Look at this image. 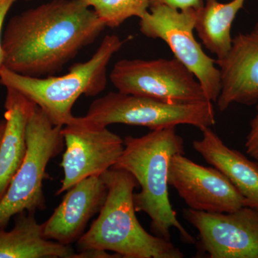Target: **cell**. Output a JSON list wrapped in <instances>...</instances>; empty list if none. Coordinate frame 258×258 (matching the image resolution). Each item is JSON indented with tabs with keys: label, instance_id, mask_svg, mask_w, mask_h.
<instances>
[{
	"label": "cell",
	"instance_id": "obj_17",
	"mask_svg": "<svg viewBox=\"0 0 258 258\" xmlns=\"http://www.w3.org/2000/svg\"><path fill=\"white\" fill-rule=\"evenodd\" d=\"M245 0H232L220 3L217 0H206L196 10L195 30L203 45L221 60L228 53L232 45V23Z\"/></svg>",
	"mask_w": 258,
	"mask_h": 258
},
{
	"label": "cell",
	"instance_id": "obj_21",
	"mask_svg": "<svg viewBox=\"0 0 258 258\" xmlns=\"http://www.w3.org/2000/svg\"><path fill=\"white\" fill-rule=\"evenodd\" d=\"M154 3L168 5L179 10L198 9L204 5L203 0H150V4Z\"/></svg>",
	"mask_w": 258,
	"mask_h": 258
},
{
	"label": "cell",
	"instance_id": "obj_4",
	"mask_svg": "<svg viewBox=\"0 0 258 258\" xmlns=\"http://www.w3.org/2000/svg\"><path fill=\"white\" fill-rule=\"evenodd\" d=\"M123 42L118 35H106L89 60L74 64L63 76L30 77L3 67L0 84L28 98L54 125L64 126L74 118L72 108L80 97L96 96L104 91L107 67Z\"/></svg>",
	"mask_w": 258,
	"mask_h": 258
},
{
	"label": "cell",
	"instance_id": "obj_1",
	"mask_svg": "<svg viewBox=\"0 0 258 258\" xmlns=\"http://www.w3.org/2000/svg\"><path fill=\"white\" fill-rule=\"evenodd\" d=\"M106 28L82 0H51L10 19L3 67L30 77L54 76Z\"/></svg>",
	"mask_w": 258,
	"mask_h": 258
},
{
	"label": "cell",
	"instance_id": "obj_5",
	"mask_svg": "<svg viewBox=\"0 0 258 258\" xmlns=\"http://www.w3.org/2000/svg\"><path fill=\"white\" fill-rule=\"evenodd\" d=\"M62 127L54 125L35 104L27 125L25 159L0 200V228L7 229L10 220L20 212L45 208L42 181L49 161L63 147Z\"/></svg>",
	"mask_w": 258,
	"mask_h": 258
},
{
	"label": "cell",
	"instance_id": "obj_3",
	"mask_svg": "<svg viewBox=\"0 0 258 258\" xmlns=\"http://www.w3.org/2000/svg\"><path fill=\"white\" fill-rule=\"evenodd\" d=\"M108 194L98 218L77 241L80 252L111 251L124 258H182L171 240L148 232L139 222L134 203L135 177L122 169L101 174Z\"/></svg>",
	"mask_w": 258,
	"mask_h": 258
},
{
	"label": "cell",
	"instance_id": "obj_7",
	"mask_svg": "<svg viewBox=\"0 0 258 258\" xmlns=\"http://www.w3.org/2000/svg\"><path fill=\"white\" fill-rule=\"evenodd\" d=\"M196 10L150 4L147 13L140 18L139 28L146 37L165 42L174 57L198 79L209 101L216 102L221 91L220 71L216 60L204 52L194 36Z\"/></svg>",
	"mask_w": 258,
	"mask_h": 258
},
{
	"label": "cell",
	"instance_id": "obj_22",
	"mask_svg": "<svg viewBox=\"0 0 258 258\" xmlns=\"http://www.w3.org/2000/svg\"><path fill=\"white\" fill-rule=\"evenodd\" d=\"M5 127V119L0 120V142H1L2 138H3V134H4Z\"/></svg>",
	"mask_w": 258,
	"mask_h": 258
},
{
	"label": "cell",
	"instance_id": "obj_10",
	"mask_svg": "<svg viewBox=\"0 0 258 258\" xmlns=\"http://www.w3.org/2000/svg\"><path fill=\"white\" fill-rule=\"evenodd\" d=\"M183 217L198 231L200 251L210 258H258V210L230 212L183 210Z\"/></svg>",
	"mask_w": 258,
	"mask_h": 258
},
{
	"label": "cell",
	"instance_id": "obj_2",
	"mask_svg": "<svg viewBox=\"0 0 258 258\" xmlns=\"http://www.w3.org/2000/svg\"><path fill=\"white\" fill-rule=\"evenodd\" d=\"M124 149L113 169L132 174L141 186L134 193L136 211L150 217L154 235L171 240L170 229L179 231L188 244L197 240L180 223L169 197V168L173 156L184 154V140L176 126L151 131L140 137L128 136L123 140Z\"/></svg>",
	"mask_w": 258,
	"mask_h": 258
},
{
	"label": "cell",
	"instance_id": "obj_8",
	"mask_svg": "<svg viewBox=\"0 0 258 258\" xmlns=\"http://www.w3.org/2000/svg\"><path fill=\"white\" fill-rule=\"evenodd\" d=\"M110 80L119 92L166 103L209 101L196 77L175 57L120 60L113 66Z\"/></svg>",
	"mask_w": 258,
	"mask_h": 258
},
{
	"label": "cell",
	"instance_id": "obj_15",
	"mask_svg": "<svg viewBox=\"0 0 258 258\" xmlns=\"http://www.w3.org/2000/svg\"><path fill=\"white\" fill-rule=\"evenodd\" d=\"M5 127L0 142V200L25 159L26 132L35 103L11 88H6Z\"/></svg>",
	"mask_w": 258,
	"mask_h": 258
},
{
	"label": "cell",
	"instance_id": "obj_23",
	"mask_svg": "<svg viewBox=\"0 0 258 258\" xmlns=\"http://www.w3.org/2000/svg\"><path fill=\"white\" fill-rule=\"evenodd\" d=\"M23 1H25V2H30V1H32V0H23Z\"/></svg>",
	"mask_w": 258,
	"mask_h": 258
},
{
	"label": "cell",
	"instance_id": "obj_12",
	"mask_svg": "<svg viewBox=\"0 0 258 258\" xmlns=\"http://www.w3.org/2000/svg\"><path fill=\"white\" fill-rule=\"evenodd\" d=\"M221 91L216 103L223 112L234 104L252 106L258 102V22L252 30L232 37L227 55L217 60Z\"/></svg>",
	"mask_w": 258,
	"mask_h": 258
},
{
	"label": "cell",
	"instance_id": "obj_14",
	"mask_svg": "<svg viewBox=\"0 0 258 258\" xmlns=\"http://www.w3.org/2000/svg\"><path fill=\"white\" fill-rule=\"evenodd\" d=\"M203 138L193 142V148L205 161L225 174L247 200L248 206L258 210V162L227 147L210 127L200 129Z\"/></svg>",
	"mask_w": 258,
	"mask_h": 258
},
{
	"label": "cell",
	"instance_id": "obj_16",
	"mask_svg": "<svg viewBox=\"0 0 258 258\" xmlns=\"http://www.w3.org/2000/svg\"><path fill=\"white\" fill-rule=\"evenodd\" d=\"M35 212L24 211L15 215L14 227L0 228V258H76L71 245H64L44 237L43 225Z\"/></svg>",
	"mask_w": 258,
	"mask_h": 258
},
{
	"label": "cell",
	"instance_id": "obj_11",
	"mask_svg": "<svg viewBox=\"0 0 258 258\" xmlns=\"http://www.w3.org/2000/svg\"><path fill=\"white\" fill-rule=\"evenodd\" d=\"M169 185L189 208L197 211L230 212L248 206L247 200L221 171L200 165L183 154L171 158Z\"/></svg>",
	"mask_w": 258,
	"mask_h": 258
},
{
	"label": "cell",
	"instance_id": "obj_20",
	"mask_svg": "<svg viewBox=\"0 0 258 258\" xmlns=\"http://www.w3.org/2000/svg\"><path fill=\"white\" fill-rule=\"evenodd\" d=\"M16 0H0V69L4 66V53L3 48V26L5 18Z\"/></svg>",
	"mask_w": 258,
	"mask_h": 258
},
{
	"label": "cell",
	"instance_id": "obj_13",
	"mask_svg": "<svg viewBox=\"0 0 258 258\" xmlns=\"http://www.w3.org/2000/svg\"><path fill=\"white\" fill-rule=\"evenodd\" d=\"M107 194L101 175L89 176L74 185L50 218L42 223L44 237L64 245L78 241L88 222L104 205Z\"/></svg>",
	"mask_w": 258,
	"mask_h": 258
},
{
	"label": "cell",
	"instance_id": "obj_6",
	"mask_svg": "<svg viewBox=\"0 0 258 258\" xmlns=\"http://www.w3.org/2000/svg\"><path fill=\"white\" fill-rule=\"evenodd\" d=\"M83 117L101 126L120 123L147 127L151 131L178 125L202 129L215 123L212 101L176 104L119 91L95 100Z\"/></svg>",
	"mask_w": 258,
	"mask_h": 258
},
{
	"label": "cell",
	"instance_id": "obj_18",
	"mask_svg": "<svg viewBox=\"0 0 258 258\" xmlns=\"http://www.w3.org/2000/svg\"><path fill=\"white\" fill-rule=\"evenodd\" d=\"M106 27L118 28L129 18L140 19L149 10L150 0H82Z\"/></svg>",
	"mask_w": 258,
	"mask_h": 258
},
{
	"label": "cell",
	"instance_id": "obj_19",
	"mask_svg": "<svg viewBox=\"0 0 258 258\" xmlns=\"http://www.w3.org/2000/svg\"><path fill=\"white\" fill-rule=\"evenodd\" d=\"M246 153L258 162V102L256 103V113L249 123V131L246 138Z\"/></svg>",
	"mask_w": 258,
	"mask_h": 258
},
{
	"label": "cell",
	"instance_id": "obj_9",
	"mask_svg": "<svg viewBox=\"0 0 258 258\" xmlns=\"http://www.w3.org/2000/svg\"><path fill=\"white\" fill-rule=\"evenodd\" d=\"M62 134L66 145L61 162L64 177L56 195L86 178L101 175L113 167L124 149L119 136L83 116H74L62 127Z\"/></svg>",
	"mask_w": 258,
	"mask_h": 258
}]
</instances>
